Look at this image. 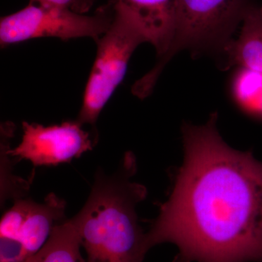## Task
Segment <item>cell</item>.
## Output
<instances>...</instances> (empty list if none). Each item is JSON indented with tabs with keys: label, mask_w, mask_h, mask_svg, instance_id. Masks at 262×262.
<instances>
[{
	"label": "cell",
	"mask_w": 262,
	"mask_h": 262,
	"mask_svg": "<svg viewBox=\"0 0 262 262\" xmlns=\"http://www.w3.org/2000/svg\"><path fill=\"white\" fill-rule=\"evenodd\" d=\"M249 4L248 0H177L175 32L170 49L134 84L136 94L143 98L149 96L164 67L182 50L227 47Z\"/></svg>",
	"instance_id": "3"
},
{
	"label": "cell",
	"mask_w": 262,
	"mask_h": 262,
	"mask_svg": "<svg viewBox=\"0 0 262 262\" xmlns=\"http://www.w3.org/2000/svg\"><path fill=\"white\" fill-rule=\"evenodd\" d=\"M113 15L108 5L92 15L81 14L67 8L29 2L23 9L0 20L2 48L40 37L62 40L91 37L95 41L107 32Z\"/></svg>",
	"instance_id": "4"
},
{
	"label": "cell",
	"mask_w": 262,
	"mask_h": 262,
	"mask_svg": "<svg viewBox=\"0 0 262 262\" xmlns=\"http://www.w3.org/2000/svg\"><path fill=\"white\" fill-rule=\"evenodd\" d=\"M41 4L61 7L84 14L92 8L95 0H31Z\"/></svg>",
	"instance_id": "12"
},
{
	"label": "cell",
	"mask_w": 262,
	"mask_h": 262,
	"mask_svg": "<svg viewBox=\"0 0 262 262\" xmlns=\"http://www.w3.org/2000/svg\"><path fill=\"white\" fill-rule=\"evenodd\" d=\"M238 39L228 46L234 63L262 74V8L248 5Z\"/></svg>",
	"instance_id": "9"
},
{
	"label": "cell",
	"mask_w": 262,
	"mask_h": 262,
	"mask_svg": "<svg viewBox=\"0 0 262 262\" xmlns=\"http://www.w3.org/2000/svg\"><path fill=\"white\" fill-rule=\"evenodd\" d=\"M22 141L8 154L18 160H27L34 166H51L70 163L92 150L96 141L76 121L43 126L37 123H22Z\"/></svg>",
	"instance_id": "7"
},
{
	"label": "cell",
	"mask_w": 262,
	"mask_h": 262,
	"mask_svg": "<svg viewBox=\"0 0 262 262\" xmlns=\"http://www.w3.org/2000/svg\"><path fill=\"white\" fill-rule=\"evenodd\" d=\"M216 121L182 127L184 163L146 245L175 244L177 262H262V162L227 145Z\"/></svg>",
	"instance_id": "1"
},
{
	"label": "cell",
	"mask_w": 262,
	"mask_h": 262,
	"mask_svg": "<svg viewBox=\"0 0 262 262\" xmlns=\"http://www.w3.org/2000/svg\"><path fill=\"white\" fill-rule=\"evenodd\" d=\"M113 15L110 29L96 41V59L77 120L82 125L96 124L105 105L123 80L133 53L139 45L146 42L132 26Z\"/></svg>",
	"instance_id": "5"
},
{
	"label": "cell",
	"mask_w": 262,
	"mask_h": 262,
	"mask_svg": "<svg viewBox=\"0 0 262 262\" xmlns=\"http://www.w3.org/2000/svg\"><path fill=\"white\" fill-rule=\"evenodd\" d=\"M135 172L130 152L113 175L98 170L89 199L71 219L87 262H142L149 251L136 211L146 190L130 181Z\"/></svg>",
	"instance_id": "2"
},
{
	"label": "cell",
	"mask_w": 262,
	"mask_h": 262,
	"mask_svg": "<svg viewBox=\"0 0 262 262\" xmlns=\"http://www.w3.org/2000/svg\"><path fill=\"white\" fill-rule=\"evenodd\" d=\"M81 248L75 225L66 220L54 227L47 243L28 262H87Z\"/></svg>",
	"instance_id": "10"
},
{
	"label": "cell",
	"mask_w": 262,
	"mask_h": 262,
	"mask_svg": "<svg viewBox=\"0 0 262 262\" xmlns=\"http://www.w3.org/2000/svg\"><path fill=\"white\" fill-rule=\"evenodd\" d=\"M236 79L235 91L241 102H251L262 94V74L242 69Z\"/></svg>",
	"instance_id": "11"
},
{
	"label": "cell",
	"mask_w": 262,
	"mask_h": 262,
	"mask_svg": "<svg viewBox=\"0 0 262 262\" xmlns=\"http://www.w3.org/2000/svg\"><path fill=\"white\" fill-rule=\"evenodd\" d=\"M259 111L261 112V113L262 114V99H261V105H260L259 106Z\"/></svg>",
	"instance_id": "13"
},
{
	"label": "cell",
	"mask_w": 262,
	"mask_h": 262,
	"mask_svg": "<svg viewBox=\"0 0 262 262\" xmlns=\"http://www.w3.org/2000/svg\"><path fill=\"white\" fill-rule=\"evenodd\" d=\"M114 15L132 26L163 59L173 42L177 0H110Z\"/></svg>",
	"instance_id": "8"
},
{
	"label": "cell",
	"mask_w": 262,
	"mask_h": 262,
	"mask_svg": "<svg viewBox=\"0 0 262 262\" xmlns=\"http://www.w3.org/2000/svg\"><path fill=\"white\" fill-rule=\"evenodd\" d=\"M66 203L51 193L42 203L17 198L0 223V262H28L65 222Z\"/></svg>",
	"instance_id": "6"
}]
</instances>
